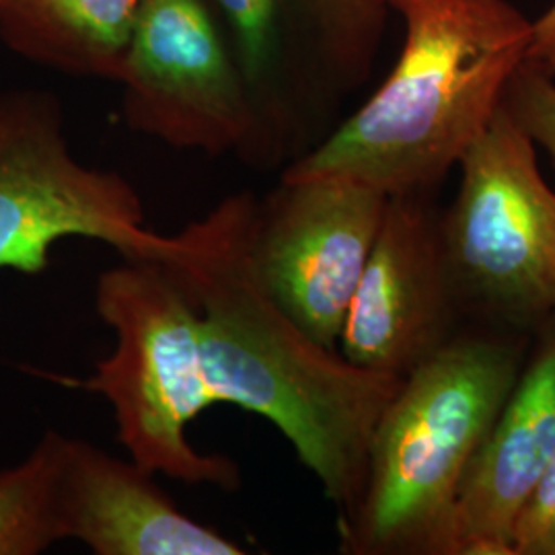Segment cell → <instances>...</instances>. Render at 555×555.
<instances>
[{
    "instance_id": "obj_1",
    "label": "cell",
    "mask_w": 555,
    "mask_h": 555,
    "mask_svg": "<svg viewBox=\"0 0 555 555\" xmlns=\"http://www.w3.org/2000/svg\"><path fill=\"white\" fill-rule=\"evenodd\" d=\"M258 204L251 192L220 199L173 235L163 261L196 302L215 403L274 424L341 518L360 498L378 420L403 378L352 364L278 302L259 270Z\"/></svg>"
},
{
    "instance_id": "obj_2",
    "label": "cell",
    "mask_w": 555,
    "mask_h": 555,
    "mask_svg": "<svg viewBox=\"0 0 555 555\" xmlns=\"http://www.w3.org/2000/svg\"><path fill=\"white\" fill-rule=\"evenodd\" d=\"M403 21L393 70L369 101L282 169L393 194H433L494 118L527 62L533 21L511 0H389Z\"/></svg>"
},
{
    "instance_id": "obj_3",
    "label": "cell",
    "mask_w": 555,
    "mask_h": 555,
    "mask_svg": "<svg viewBox=\"0 0 555 555\" xmlns=\"http://www.w3.org/2000/svg\"><path fill=\"white\" fill-rule=\"evenodd\" d=\"M513 341L453 336L405 375L378 420L354 508L339 518L348 555H440L456 492L515 389Z\"/></svg>"
},
{
    "instance_id": "obj_4",
    "label": "cell",
    "mask_w": 555,
    "mask_h": 555,
    "mask_svg": "<svg viewBox=\"0 0 555 555\" xmlns=\"http://www.w3.org/2000/svg\"><path fill=\"white\" fill-rule=\"evenodd\" d=\"M95 309L114 330L116 348L77 387L112 403L130 459L179 483L237 492V461L202 453L190 440V426L215 399L204 373L198 309L178 272L163 259L121 258L98 278Z\"/></svg>"
},
{
    "instance_id": "obj_5",
    "label": "cell",
    "mask_w": 555,
    "mask_h": 555,
    "mask_svg": "<svg viewBox=\"0 0 555 555\" xmlns=\"http://www.w3.org/2000/svg\"><path fill=\"white\" fill-rule=\"evenodd\" d=\"M254 112L245 165L276 171L313 151L371 79L389 0H210Z\"/></svg>"
},
{
    "instance_id": "obj_6",
    "label": "cell",
    "mask_w": 555,
    "mask_h": 555,
    "mask_svg": "<svg viewBox=\"0 0 555 555\" xmlns=\"http://www.w3.org/2000/svg\"><path fill=\"white\" fill-rule=\"evenodd\" d=\"M459 165L440 235L461 313L539 330L555 315V192L535 142L500 105Z\"/></svg>"
},
{
    "instance_id": "obj_7",
    "label": "cell",
    "mask_w": 555,
    "mask_h": 555,
    "mask_svg": "<svg viewBox=\"0 0 555 555\" xmlns=\"http://www.w3.org/2000/svg\"><path fill=\"white\" fill-rule=\"evenodd\" d=\"M95 238L121 258L165 259L173 235L146 227L137 188L80 163L59 98L38 89L0 93V270L38 276L62 238Z\"/></svg>"
},
{
    "instance_id": "obj_8",
    "label": "cell",
    "mask_w": 555,
    "mask_h": 555,
    "mask_svg": "<svg viewBox=\"0 0 555 555\" xmlns=\"http://www.w3.org/2000/svg\"><path fill=\"white\" fill-rule=\"evenodd\" d=\"M118 85L130 130L179 151L247 159L251 101L210 0H142Z\"/></svg>"
},
{
    "instance_id": "obj_9",
    "label": "cell",
    "mask_w": 555,
    "mask_h": 555,
    "mask_svg": "<svg viewBox=\"0 0 555 555\" xmlns=\"http://www.w3.org/2000/svg\"><path fill=\"white\" fill-rule=\"evenodd\" d=\"M389 196L344 178H282L259 199L256 251L272 295L336 348Z\"/></svg>"
},
{
    "instance_id": "obj_10",
    "label": "cell",
    "mask_w": 555,
    "mask_h": 555,
    "mask_svg": "<svg viewBox=\"0 0 555 555\" xmlns=\"http://www.w3.org/2000/svg\"><path fill=\"white\" fill-rule=\"evenodd\" d=\"M459 313L430 194L389 196L339 352L357 366L403 378L453 337Z\"/></svg>"
},
{
    "instance_id": "obj_11",
    "label": "cell",
    "mask_w": 555,
    "mask_h": 555,
    "mask_svg": "<svg viewBox=\"0 0 555 555\" xmlns=\"http://www.w3.org/2000/svg\"><path fill=\"white\" fill-rule=\"evenodd\" d=\"M456 492L440 555H511L516 515L555 456V315Z\"/></svg>"
},
{
    "instance_id": "obj_12",
    "label": "cell",
    "mask_w": 555,
    "mask_h": 555,
    "mask_svg": "<svg viewBox=\"0 0 555 555\" xmlns=\"http://www.w3.org/2000/svg\"><path fill=\"white\" fill-rule=\"evenodd\" d=\"M60 513L66 539L98 555H243V545L183 513L132 459L64 438Z\"/></svg>"
},
{
    "instance_id": "obj_13",
    "label": "cell",
    "mask_w": 555,
    "mask_h": 555,
    "mask_svg": "<svg viewBox=\"0 0 555 555\" xmlns=\"http://www.w3.org/2000/svg\"><path fill=\"white\" fill-rule=\"evenodd\" d=\"M142 0H2L0 40L46 68L118 82Z\"/></svg>"
},
{
    "instance_id": "obj_14",
    "label": "cell",
    "mask_w": 555,
    "mask_h": 555,
    "mask_svg": "<svg viewBox=\"0 0 555 555\" xmlns=\"http://www.w3.org/2000/svg\"><path fill=\"white\" fill-rule=\"evenodd\" d=\"M64 438L48 430L21 463L0 469V555H40L66 539L60 513Z\"/></svg>"
},
{
    "instance_id": "obj_15",
    "label": "cell",
    "mask_w": 555,
    "mask_h": 555,
    "mask_svg": "<svg viewBox=\"0 0 555 555\" xmlns=\"http://www.w3.org/2000/svg\"><path fill=\"white\" fill-rule=\"evenodd\" d=\"M502 107L518 128L547 151L555 165V79L525 62L508 80Z\"/></svg>"
},
{
    "instance_id": "obj_16",
    "label": "cell",
    "mask_w": 555,
    "mask_h": 555,
    "mask_svg": "<svg viewBox=\"0 0 555 555\" xmlns=\"http://www.w3.org/2000/svg\"><path fill=\"white\" fill-rule=\"evenodd\" d=\"M511 555H555V456L516 515Z\"/></svg>"
},
{
    "instance_id": "obj_17",
    "label": "cell",
    "mask_w": 555,
    "mask_h": 555,
    "mask_svg": "<svg viewBox=\"0 0 555 555\" xmlns=\"http://www.w3.org/2000/svg\"><path fill=\"white\" fill-rule=\"evenodd\" d=\"M527 62L555 79V2L533 21V41Z\"/></svg>"
},
{
    "instance_id": "obj_18",
    "label": "cell",
    "mask_w": 555,
    "mask_h": 555,
    "mask_svg": "<svg viewBox=\"0 0 555 555\" xmlns=\"http://www.w3.org/2000/svg\"><path fill=\"white\" fill-rule=\"evenodd\" d=\"M0 2H2V0H0Z\"/></svg>"
}]
</instances>
